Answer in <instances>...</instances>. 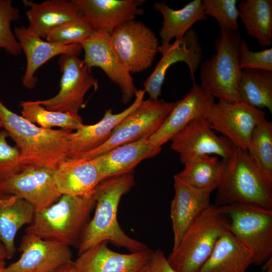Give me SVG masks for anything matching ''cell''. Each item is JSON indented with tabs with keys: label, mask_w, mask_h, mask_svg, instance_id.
Returning a JSON list of instances; mask_svg holds the SVG:
<instances>
[{
	"label": "cell",
	"mask_w": 272,
	"mask_h": 272,
	"mask_svg": "<svg viewBox=\"0 0 272 272\" xmlns=\"http://www.w3.org/2000/svg\"><path fill=\"white\" fill-rule=\"evenodd\" d=\"M134 184L132 172L104 180L96 187L94 196L95 211L82 233L78 255L99 244L110 242L130 252L147 249L144 243L128 236L117 220V211L122 195Z\"/></svg>",
	"instance_id": "obj_1"
},
{
	"label": "cell",
	"mask_w": 272,
	"mask_h": 272,
	"mask_svg": "<svg viewBox=\"0 0 272 272\" xmlns=\"http://www.w3.org/2000/svg\"><path fill=\"white\" fill-rule=\"evenodd\" d=\"M0 119L3 128L19 149L25 167L54 170L67 158L72 131L41 127L10 110L1 100Z\"/></svg>",
	"instance_id": "obj_2"
},
{
	"label": "cell",
	"mask_w": 272,
	"mask_h": 272,
	"mask_svg": "<svg viewBox=\"0 0 272 272\" xmlns=\"http://www.w3.org/2000/svg\"><path fill=\"white\" fill-rule=\"evenodd\" d=\"M252 203L272 209V183L246 150L234 146L225 161L215 204Z\"/></svg>",
	"instance_id": "obj_3"
},
{
	"label": "cell",
	"mask_w": 272,
	"mask_h": 272,
	"mask_svg": "<svg viewBox=\"0 0 272 272\" xmlns=\"http://www.w3.org/2000/svg\"><path fill=\"white\" fill-rule=\"evenodd\" d=\"M95 206L94 195L91 197L61 195L51 205L35 212L26 233L78 247Z\"/></svg>",
	"instance_id": "obj_4"
},
{
	"label": "cell",
	"mask_w": 272,
	"mask_h": 272,
	"mask_svg": "<svg viewBox=\"0 0 272 272\" xmlns=\"http://www.w3.org/2000/svg\"><path fill=\"white\" fill-rule=\"evenodd\" d=\"M227 230L228 220L222 207L211 204L187 229L167 257L168 262L177 272H198Z\"/></svg>",
	"instance_id": "obj_5"
},
{
	"label": "cell",
	"mask_w": 272,
	"mask_h": 272,
	"mask_svg": "<svg viewBox=\"0 0 272 272\" xmlns=\"http://www.w3.org/2000/svg\"><path fill=\"white\" fill-rule=\"evenodd\" d=\"M242 38L239 30L220 28L216 41V53L199 66L200 88L219 101L240 102L238 85L239 46Z\"/></svg>",
	"instance_id": "obj_6"
},
{
	"label": "cell",
	"mask_w": 272,
	"mask_h": 272,
	"mask_svg": "<svg viewBox=\"0 0 272 272\" xmlns=\"http://www.w3.org/2000/svg\"><path fill=\"white\" fill-rule=\"evenodd\" d=\"M228 230L261 265L272 258V209L252 203L222 206Z\"/></svg>",
	"instance_id": "obj_7"
},
{
	"label": "cell",
	"mask_w": 272,
	"mask_h": 272,
	"mask_svg": "<svg viewBox=\"0 0 272 272\" xmlns=\"http://www.w3.org/2000/svg\"><path fill=\"white\" fill-rule=\"evenodd\" d=\"M175 102L144 100L113 130L109 139L96 149L71 159H90L117 146L150 137L161 126Z\"/></svg>",
	"instance_id": "obj_8"
},
{
	"label": "cell",
	"mask_w": 272,
	"mask_h": 272,
	"mask_svg": "<svg viewBox=\"0 0 272 272\" xmlns=\"http://www.w3.org/2000/svg\"><path fill=\"white\" fill-rule=\"evenodd\" d=\"M111 46L130 73L150 67L158 52L159 42L153 31L140 21L125 22L109 34Z\"/></svg>",
	"instance_id": "obj_9"
},
{
	"label": "cell",
	"mask_w": 272,
	"mask_h": 272,
	"mask_svg": "<svg viewBox=\"0 0 272 272\" xmlns=\"http://www.w3.org/2000/svg\"><path fill=\"white\" fill-rule=\"evenodd\" d=\"M58 64L62 74L58 93L50 98L35 101L50 110L79 115L87 93L92 88L97 89V80L79 56L61 55Z\"/></svg>",
	"instance_id": "obj_10"
},
{
	"label": "cell",
	"mask_w": 272,
	"mask_h": 272,
	"mask_svg": "<svg viewBox=\"0 0 272 272\" xmlns=\"http://www.w3.org/2000/svg\"><path fill=\"white\" fill-rule=\"evenodd\" d=\"M265 118L261 109L245 102L219 101L213 104L207 119L216 132L234 146L247 150L254 129Z\"/></svg>",
	"instance_id": "obj_11"
},
{
	"label": "cell",
	"mask_w": 272,
	"mask_h": 272,
	"mask_svg": "<svg viewBox=\"0 0 272 272\" xmlns=\"http://www.w3.org/2000/svg\"><path fill=\"white\" fill-rule=\"evenodd\" d=\"M171 148L179 155L183 164L201 156L214 155L226 160L234 145L223 135H218L206 118L190 121L170 140Z\"/></svg>",
	"instance_id": "obj_12"
},
{
	"label": "cell",
	"mask_w": 272,
	"mask_h": 272,
	"mask_svg": "<svg viewBox=\"0 0 272 272\" xmlns=\"http://www.w3.org/2000/svg\"><path fill=\"white\" fill-rule=\"evenodd\" d=\"M53 170L46 167L27 168L0 180V195L21 198L30 204L35 212L44 209L61 195L54 179Z\"/></svg>",
	"instance_id": "obj_13"
},
{
	"label": "cell",
	"mask_w": 272,
	"mask_h": 272,
	"mask_svg": "<svg viewBox=\"0 0 272 272\" xmlns=\"http://www.w3.org/2000/svg\"><path fill=\"white\" fill-rule=\"evenodd\" d=\"M20 258L2 272H54L72 263L70 246L26 233L19 248Z\"/></svg>",
	"instance_id": "obj_14"
},
{
	"label": "cell",
	"mask_w": 272,
	"mask_h": 272,
	"mask_svg": "<svg viewBox=\"0 0 272 272\" xmlns=\"http://www.w3.org/2000/svg\"><path fill=\"white\" fill-rule=\"evenodd\" d=\"M158 50L162 57L144 83V90L153 100L159 99L166 72L175 63L184 62L189 69L193 82H195L194 74L201 63L203 56L199 37L192 29L186 32L181 38L175 39L173 43L159 46Z\"/></svg>",
	"instance_id": "obj_15"
},
{
	"label": "cell",
	"mask_w": 272,
	"mask_h": 272,
	"mask_svg": "<svg viewBox=\"0 0 272 272\" xmlns=\"http://www.w3.org/2000/svg\"><path fill=\"white\" fill-rule=\"evenodd\" d=\"M84 51L83 59L88 68H100L110 80L120 88L121 100L129 103L137 90L131 74L126 69L113 50L109 34L94 31L92 35L80 43Z\"/></svg>",
	"instance_id": "obj_16"
},
{
	"label": "cell",
	"mask_w": 272,
	"mask_h": 272,
	"mask_svg": "<svg viewBox=\"0 0 272 272\" xmlns=\"http://www.w3.org/2000/svg\"><path fill=\"white\" fill-rule=\"evenodd\" d=\"M215 98L195 82L189 92L175 104L164 122L149 139L154 146L160 147L192 120L208 117Z\"/></svg>",
	"instance_id": "obj_17"
},
{
	"label": "cell",
	"mask_w": 272,
	"mask_h": 272,
	"mask_svg": "<svg viewBox=\"0 0 272 272\" xmlns=\"http://www.w3.org/2000/svg\"><path fill=\"white\" fill-rule=\"evenodd\" d=\"M14 33L26 56V67L22 83L28 89L35 87L36 72L49 60L63 54L79 56L82 50L80 44L61 45L44 41L24 26L16 27Z\"/></svg>",
	"instance_id": "obj_18"
},
{
	"label": "cell",
	"mask_w": 272,
	"mask_h": 272,
	"mask_svg": "<svg viewBox=\"0 0 272 272\" xmlns=\"http://www.w3.org/2000/svg\"><path fill=\"white\" fill-rule=\"evenodd\" d=\"M105 243L78 255L73 262L75 272H139L148 263L152 250L123 254L115 252Z\"/></svg>",
	"instance_id": "obj_19"
},
{
	"label": "cell",
	"mask_w": 272,
	"mask_h": 272,
	"mask_svg": "<svg viewBox=\"0 0 272 272\" xmlns=\"http://www.w3.org/2000/svg\"><path fill=\"white\" fill-rule=\"evenodd\" d=\"M146 92L137 90L132 104L120 113L114 114L107 110L102 118L91 125L84 123L69 135V149L66 159L92 151L104 144L110 137L113 129L132 112L144 99Z\"/></svg>",
	"instance_id": "obj_20"
},
{
	"label": "cell",
	"mask_w": 272,
	"mask_h": 272,
	"mask_svg": "<svg viewBox=\"0 0 272 272\" xmlns=\"http://www.w3.org/2000/svg\"><path fill=\"white\" fill-rule=\"evenodd\" d=\"M95 32L110 34L122 23L142 15L143 0H74Z\"/></svg>",
	"instance_id": "obj_21"
},
{
	"label": "cell",
	"mask_w": 272,
	"mask_h": 272,
	"mask_svg": "<svg viewBox=\"0 0 272 272\" xmlns=\"http://www.w3.org/2000/svg\"><path fill=\"white\" fill-rule=\"evenodd\" d=\"M53 177L61 195L91 197L103 181L92 159H66L53 170Z\"/></svg>",
	"instance_id": "obj_22"
},
{
	"label": "cell",
	"mask_w": 272,
	"mask_h": 272,
	"mask_svg": "<svg viewBox=\"0 0 272 272\" xmlns=\"http://www.w3.org/2000/svg\"><path fill=\"white\" fill-rule=\"evenodd\" d=\"M149 137L117 146L90 159L98 167L103 180L132 172L142 161L159 154L161 148L152 145Z\"/></svg>",
	"instance_id": "obj_23"
},
{
	"label": "cell",
	"mask_w": 272,
	"mask_h": 272,
	"mask_svg": "<svg viewBox=\"0 0 272 272\" xmlns=\"http://www.w3.org/2000/svg\"><path fill=\"white\" fill-rule=\"evenodd\" d=\"M175 194L171 201L170 218L173 233L172 250L193 221L210 205V195L200 193L174 176Z\"/></svg>",
	"instance_id": "obj_24"
},
{
	"label": "cell",
	"mask_w": 272,
	"mask_h": 272,
	"mask_svg": "<svg viewBox=\"0 0 272 272\" xmlns=\"http://www.w3.org/2000/svg\"><path fill=\"white\" fill-rule=\"evenodd\" d=\"M23 3L29 7L26 13L28 29L41 38H45L52 30L83 16L74 0H48L39 4L26 0Z\"/></svg>",
	"instance_id": "obj_25"
},
{
	"label": "cell",
	"mask_w": 272,
	"mask_h": 272,
	"mask_svg": "<svg viewBox=\"0 0 272 272\" xmlns=\"http://www.w3.org/2000/svg\"><path fill=\"white\" fill-rule=\"evenodd\" d=\"M253 263L252 253L227 230L198 272H245Z\"/></svg>",
	"instance_id": "obj_26"
},
{
	"label": "cell",
	"mask_w": 272,
	"mask_h": 272,
	"mask_svg": "<svg viewBox=\"0 0 272 272\" xmlns=\"http://www.w3.org/2000/svg\"><path fill=\"white\" fill-rule=\"evenodd\" d=\"M35 211L26 201L13 195H0V242L7 259L16 252L15 238L19 229L33 220Z\"/></svg>",
	"instance_id": "obj_27"
},
{
	"label": "cell",
	"mask_w": 272,
	"mask_h": 272,
	"mask_svg": "<svg viewBox=\"0 0 272 272\" xmlns=\"http://www.w3.org/2000/svg\"><path fill=\"white\" fill-rule=\"evenodd\" d=\"M153 8L163 18L159 32L162 44L181 38L195 23L208 18L201 0L192 1L179 10L171 9L163 2H155Z\"/></svg>",
	"instance_id": "obj_28"
},
{
	"label": "cell",
	"mask_w": 272,
	"mask_h": 272,
	"mask_svg": "<svg viewBox=\"0 0 272 272\" xmlns=\"http://www.w3.org/2000/svg\"><path fill=\"white\" fill-rule=\"evenodd\" d=\"M225 161L217 156H201L184 164L175 176L193 189L211 196L220 184Z\"/></svg>",
	"instance_id": "obj_29"
},
{
	"label": "cell",
	"mask_w": 272,
	"mask_h": 272,
	"mask_svg": "<svg viewBox=\"0 0 272 272\" xmlns=\"http://www.w3.org/2000/svg\"><path fill=\"white\" fill-rule=\"evenodd\" d=\"M239 18L249 35L265 49L272 44V1L242 0L238 5Z\"/></svg>",
	"instance_id": "obj_30"
},
{
	"label": "cell",
	"mask_w": 272,
	"mask_h": 272,
	"mask_svg": "<svg viewBox=\"0 0 272 272\" xmlns=\"http://www.w3.org/2000/svg\"><path fill=\"white\" fill-rule=\"evenodd\" d=\"M240 101L272 112V71L242 70L238 85Z\"/></svg>",
	"instance_id": "obj_31"
},
{
	"label": "cell",
	"mask_w": 272,
	"mask_h": 272,
	"mask_svg": "<svg viewBox=\"0 0 272 272\" xmlns=\"http://www.w3.org/2000/svg\"><path fill=\"white\" fill-rule=\"evenodd\" d=\"M21 115L31 122L46 129L58 127L72 131L83 124L79 115L47 109L35 101H22L20 103Z\"/></svg>",
	"instance_id": "obj_32"
},
{
	"label": "cell",
	"mask_w": 272,
	"mask_h": 272,
	"mask_svg": "<svg viewBox=\"0 0 272 272\" xmlns=\"http://www.w3.org/2000/svg\"><path fill=\"white\" fill-rule=\"evenodd\" d=\"M272 183V122L265 118L254 129L246 150Z\"/></svg>",
	"instance_id": "obj_33"
},
{
	"label": "cell",
	"mask_w": 272,
	"mask_h": 272,
	"mask_svg": "<svg viewBox=\"0 0 272 272\" xmlns=\"http://www.w3.org/2000/svg\"><path fill=\"white\" fill-rule=\"evenodd\" d=\"M20 11L11 0H0V49L18 56L22 52L20 44L11 29V23L17 21Z\"/></svg>",
	"instance_id": "obj_34"
},
{
	"label": "cell",
	"mask_w": 272,
	"mask_h": 272,
	"mask_svg": "<svg viewBox=\"0 0 272 272\" xmlns=\"http://www.w3.org/2000/svg\"><path fill=\"white\" fill-rule=\"evenodd\" d=\"M93 32L92 26L83 16L79 19L52 30L45 38L47 41L61 45L80 44Z\"/></svg>",
	"instance_id": "obj_35"
},
{
	"label": "cell",
	"mask_w": 272,
	"mask_h": 272,
	"mask_svg": "<svg viewBox=\"0 0 272 272\" xmlns=\"http://www.w3.org/2000/svg\"><path fill=\"white\" fill-rule=\"evenodd\" d=\"M206 15L214 18L220 28L231 31L239 29V11L236 0H203Z\"/></svg>",
	"instance_id": "obj_36"
},
{
	"label": "cell",
	"mask_w": 272,
	"mask_h": 272,
	"mask_svg": "<svg viewBox=\"0 0 272 272\" xmlns=\"http://www.w3.org/2000/svg\"><path fill=\"white\" fill-rule=\"evenodd\" d=\"M8 137L6 130L3 128L0 130V180L27 168L22 164L19 149L9 144Z\"/></svg>",
	"instance_id": "obj_37"
},
{
	"label": "cell",
	"mask_w": 272,
	"mask_h": 272,
	"mask_svg": "<svg viewBox=\"0 0 272 272\" xmlns=\"http://www.w3.org/2000/svg\"><path fill=\"white\" fill-rule=\"evenodd\" d=\"M240 69H257L272 71V48L254 51L249 49L247 41L241 39L239 46Z\"/></svg>",
	"instance_id": "obj_38"
},
{
	"label": "cell",
	"mask_w": 272,
	"mask_h": 272,
	"mask_svg": "<svg viewBox=\"0 0 272 272\" xmlns=\"http://www.w3.org/2000/svg\"><path fill=\"white\" fill-rule=\"evenodd\" d=\"M146 266L148 272H177L171 266L164 252L160 249L152 250Z\"/></svg>",
	"instance_id": "obj_39"
},
{
	"label": "cell",
	"mask_w": 272,
	"mask_h": 272,
	"mask_svg": "<svg viewBox=\"0 0 272 272\" xmlns=\"http://www.w3.org/2000/svg\"><path fill=\"white\" fill-rule=\"evenodd\" d=\"M73 262L62 266L54 272H75Z\"/></svg>",
	"instance_id": "obj_40"
},
{
	"label": "cell",
	"mask_w": 272,
	"mask_h": 272,
	"mask_svg": "<svg viewBox=\"0 0 272 272\" xmlns=\"http://www.w3.org/2000/svg\"><path fill=\"white\" fill-rule=\"evenodd\" d=\"M7 259V254L4 245L0 242V261Z\"/></svg>",
	"instance_id": "obj_41"
},
{
	"label": "cell",
	"mask_w": 272,
	"mask_h": 272,
	"mask_svg": "<svg viewBox=\"0 0 272 272\" xmlns=\"http://www.w3.org/2000/svg\"><path fill=\"white\" fill-rule=\"evenodd\" d=\"M272 258L268 260L265 263L266 265V272H272Z\"/></svg>",
	"instance_id": "obj_42"
},
{
	"label": "cell",
	"mask_w": 272,
	"mask_h": 272,
	"mask_svg": "<svg viewBox=\"0 0 272 272\" xmlns=\"http://www.w3.org/2000/svg\"><path fill=\"white\" fill-rule=\"evenodd\" d=\"M6 266L5 261H0V272H2Z\"/></svg>",
	"instance_id": "obj_43"
},
{
	"label": "cell",
	"mask_w": 272,
	"mask_h": 272,
	"mask_svg": "<svg viewBox=\"0 0 272 272\" xmlns=\"http://www.w3.org/2000/svg\"><path fill=\"white\" fill-rule=\"evenodd\" d=\"M146 265L142 269H141L139 272H148Z\"/></svg>",
	"instance_id": "obj_44"
},
{
	"label": "cell",
	"mask_w": 272,
	"mask_h": 272,
	"mask_svg": "<svg viewBox=\"0 0 272 272\" xmlns=\"http://www.w3.org/2000/svg\"><path fill=\"white\" fill-rule=\"evenodd\" d=\"M3 128V125H2V122L1 121V119H0V130Z\"/></svg>",
	"instance_id": "obj_45"
}]
</instances>
